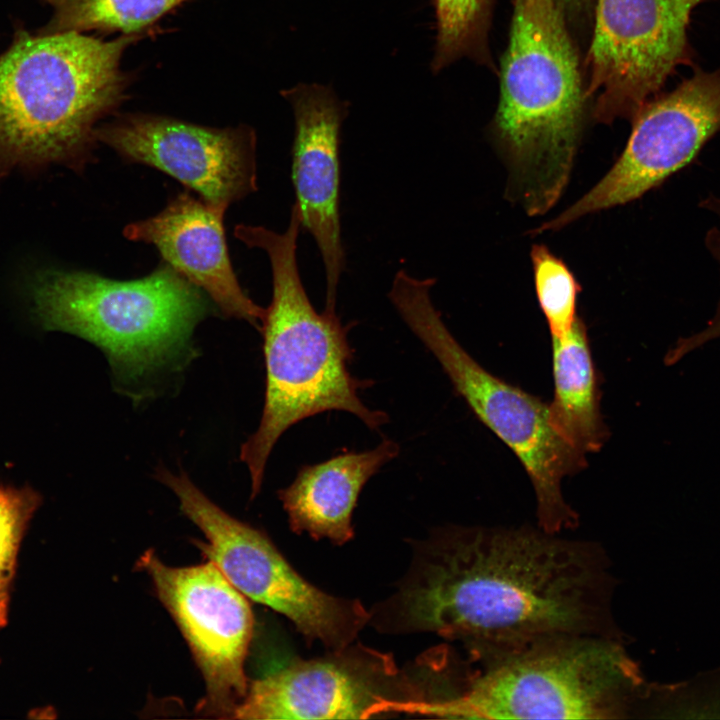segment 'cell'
<instances>
[{"label":"cell","mask_w":720,"mask_h":720,"mask_svg":"<svg viewBox=\"0 0 720 720\" xmlns=\"http://www.w3.org/2000/svg\"><path fill=\"white\" fill-rule=\"evenodd\" d=\"M438 546L403 592L417 630L508 648L557 635L622 638L613 621V578L593 543L541 528L475 527Z\"/></svg>","instance_id":"cell-1"},{"label":"cell","mask_w":720,"mask_h":720,"mask_svg":"<svg viewBox=\"0 0 720 720\" xmlns=\"http://www.w3.org/2000/svg\"><path fill=\"white\" fill-rule=\"evenodd\" d=\"M301 229L292 206L284 232L239 224L236 238L249 248L266 252L272 274V299L260 328L266 370L265 399L258 429L242 445L240 459L251 476V497L260 491L270 453L292 425L326 411L358 417L368 428L388 421L385 412L371 410L358 395L370 385L350 373L353 349L336 310L319 313L302 284L297 261Z\"/></svg>","instance_id":"cell-2"},{"label":"cell","mask_w":720,"mask_h":720,"mask_svg":"<svg viewBox=\"0 0 720 720\" xmlns=\"http://www.w3.org/2000/svg\"><path fill=\"white\" fill-rule=\"evenodd\" d=\"M589 100L578 48L554 0H514L494 119L513 188L547 212L570 176Z\"/></svg>","instance_id":"cell-3"},{"label":"cell","mask_w":720,"mask_h":720,"mask_svg":"<svg viewBox=\"0 0 720 720\" xmlns=\"http://www.w3.org/2000/svg\"><path fill=\"white\" fill-rule=\"evenodd\" d=\"M476 667L456 693L412 712L464 719H623L650 689L622 638L557 635L470 650Z\"/></svg>","instance_id":"cell-4"},{"label":"cell","mask_w":720,"mask_h":720,"mask_svg":"<svg viewBox=\"0 0 720 720\" xmlns=\"http://www.w3.org/2000/svg\"><path fill=\"white\" fill-rule=\"evenodd\" d=\"M137 39L20 33L0 55V150L23 158L87 156L96 122L124 98L121 59Z\"/></svg>","instance_id":"cell-5"},{"label":"cell","mask_w":720,"mask_h":720,"mask_svg":"<svg viewBox=\"0 0 720 720\" xmlns=\"http://www.w3.org/2000/svg\"><path fill=\"white\" fill-rule=\"evenodd\" d=\"M33 299L44 329L95 344L127 381H138L176 357L208 311L200 289L166 262L131 281L48 273L34 286Z\"/></svg>","instance_id":"cell-6"},{"label":"cell","mask_w":720,"mask_h":720,"mask_svg":"<svg viewBox=\"0 0 720 720\" xmlns=\"http://www.w3.org/2000/svg\"><path fill=\"white\" fill-rule=\"evenodd\" d=\"M435 279L404 270L388 297L402 320L440 363L456 392L475 415L518 457L535 491L538 526L558 534L574 528L576 512L565 502L562 480L586 465L554 428L549 404L492 375L450 333L430 297Z\"/></svg>","instance_id":"cell-7"},{"label":"cell","mask_w":720,"mask_h":720,"mask_svg":"<svg viewBox=\"0 0 720 720\" xmlns=\"http://www.w3.org/2000/svg\"><path fill=\"white\" fill-rule=\"evenodd\" d=\"M157 478L204 534L198 547L247 598L289 618L306 638L342 651L368 620L358 601L332 597L304 580L258 529L212 502L184 473L160 469Z\"/></svg>","instance_id":"cell-8"},{"label":"cell","mask_w":720,"mask_h":720,"mask_svg":"<svg viewBox=\"0 0 720 720\" xmlns=\"http://www.w3.org/2000/svg\"><path fill=\"white\" fill-rule=\"evenodd\" d=\"M704 0H596L586 94L601 123L632 119L692 61L688 27Z\"/></svg>","instance_id":"cell-9"},{"label":"cell","mask_w":720,"mask_h":720,"mask_svg":"<svg viewBox=\"0 0 720 720\" xmlns=\"http://www.w3.org/2000/svg\"><path fill=\"white\" fill-rule=\"evenodd\" d=\"M632 120L626 146L609 172L537 233L634 201L688 166L720 130V67L696 69L674 90L649 99Z\"/></svg>","instance_id":"cell-10"},{"label":"cell","mask_w":720,"mask_h":720,"mask_svg":"<svg viewBox=\"0 0 720 720\" xmlns=\"http://www.w3.org/2000/svg\"><path fill=\"white\" fill-rule=\"evenodd\" d=\"M136 565L151 579L202 674L205 695L197 712L231 719L249 684L244 665L254 619L247 597L209 560L174 567L150 549Z\"/></svg>","instance_id":"cell-11"},{"label":"cell","mask_w":720,"mask_h":720,"mask_svg":"<svg viewBox=\"0 0 720 720\" xmlns=\"http://www.w3.org/2000/svg\"><path fill=\"white\" fill-rule=\"evenodd\" d=\"M95 136L129 162L154 167L226 210L257 190L256 134L248 126L213 128L150 114H127Z\"/></svg>","instance_id":"cell-12"},{"label":"cell","mask_w":720,"mask_h":720,"mask_svg":"<svg viewBox=\"0 0 720 720\" xmlns=\"http://www.w3.org/2000/svg\"><path fill=\"white\" fill-rule=\"evenodd\" d=\"M294 115L292 182L301 228L311 234L325 270L327 309L336 310L346 265L340 223V132L348 105L322 84L282 92Z\"/></svg>","instance_id":"cell-13"},{"label":"cell","mask_w":720,"mask_h":720,"mask_svg":"<svg viewBox=\"0 0 720 720\" xmlns=\"http://www.w3.org/2000/svg\"><path fill=\"white\" fill-rule=\"evenodd\" d=\"M225 210L178 194L157 215L127 225L124 236L154 245L164 262L204 291L222 313L260 329L265 309L243 291L229 259Z\"/></svg>","instance_id":"cell-14"},{"label":"cell","mask_w":720,"mask_h":720,"mask_svg":"<svg viewBox=\"0 0 720 720\" xmlns=\"http://www.w3.org/2000/svg\"><path fill=\"white\" fill-rule=\"evenodd\" d=\"M365 661H295L248 684L231 719H360L388 711L378 673Z\"/></svg>","instance_id":"cell-15"},{"label":"cell","mask_w":720,"mask_h":720,"mask_svg":"<svg viewBox=\"0 0 720 720\" xmlns=\"http://www.w3.org/2000/svg\"><path fill=\"white\" fill-rule=\"evenodd\" d=\"M398 453V444L385 439L372 450L343 452L321 463L303 465L294 481L278 492L292 530L336 544L349 541L360 492Z\"/></svg>","instance_id":"cell-16"},{"label":"cell","mask_w":720,"mask_h":720,"mask_svg":"<svg viewBox=\"0 0 720 720\" xmlns=\"http://www.w3.org/2000/svg\"><path fill=\"white\" fill-rule=\"evenodd\" d=\"M552 348V424L583 456L597 452L607 439V428L600 412L598 378L583 321L577 317L568 332L552 337Z\"/></svg>","instance_id":"cell-17"},{"label":"cell","mask_w":720,"mask_h":720,"mask_svg":"<svg viewBox=\"0 0 720 720\" xmlns=\"http://www.w3.org/2000/svg\"><path fill=\"white\" fill-rule=\"evenodd\" d=\"M55 14L48 32L137 34L184 0H47Z\"/></svg>","instance_id":"cell-18"},{"label":"cell","mask_w":720,"mask_h":720,"mask_svg":"<svg viewBox=\"0 0 720 720\" xmlns=\"http://www.w3.org/2000/svg\"><path fill=\"white\" fill-rule=\"evenodd\" d=\"M493 3L494 0H433L436 18L433 72L465 57L489 62L488 30Z\"/></svg>","instance_id":"cell-19"},{"label":"cell","mask_w":720,"mask_h":720,"mask_svg":"<svg viewBox=\"0 0 720 720\" xmlns=\"http://www.w3.org/2000/svg\"><path fill=\"white\" fill-rule=\"evenodd\" d=\"M535 290L551 336L568 332L577 319L580 286L567 265L544 245L531 250Z\"/></svg>","instance_id":"cell-20"},{"label":"cell","mask_w":720,"mask_h":720,"mask_svg":"<svg viewBox=\"0 0 720 720\" xmlns=\"http://www.w3.org/2000/svg\"><path fill=\"white\" fill-rule=\"evenodd\" d=\"M40 503L41 496L33 488L0 483V627L7 623L9 591L19 545Z\"/></svg>","instance_id":"cell-21"},{"label":"cell","mask_w":720,"mask_h":720,"mask_svg":"<svg viewBox=\"0 0 720 720\" xmlns=\"http://www.w3.org/2000/svg\"><path fill=\"white\" fill-rule=\"evenodd\" d=\"M699 206L712 212L718 218V224L712 227L705 236V245L720 267V196L710 194L700 202ZM719 336L720 301L714 317L708 322L707 326L693 336L680 339L672 351L669 352L666 361L672 364L691 350Z\"/></svg>","instance_id":"cell-22"},{"label":"cell","mask_w":720,"mask_h":720,"mask_svg":"<svg viewBox=\"0 0 720 720\" xmlns=\"http://www.w3.org/2000/svg\"><path fill=\"white\" fill-rule=\"evenodd\" d=\"M575 40L591 35L596 0H554Z\"/></svg>","instance_id":"cell-23"}]
</instances>
